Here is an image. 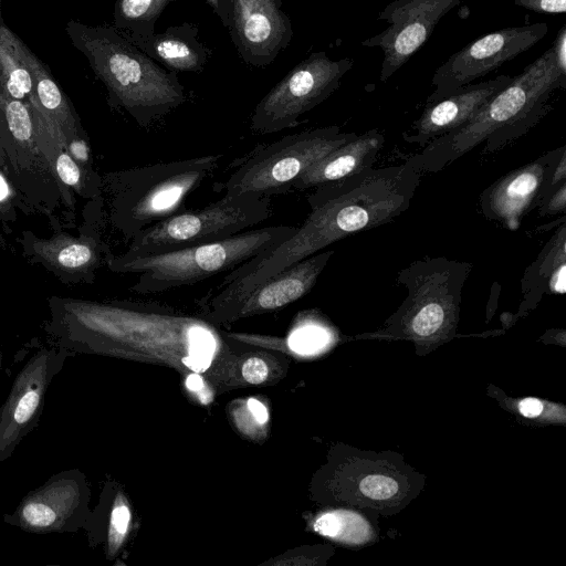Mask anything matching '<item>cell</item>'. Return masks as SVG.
Segmentation results:
<instances>
[{"label":"cell","mask_w":566,"mask_h":566,"mask_svg":"<svg viewBox=\"0 0 566 566\" xmlns=\"http://www.w3.org/2000/svg\"><path fill=\"white\" fill-rule=\"evenodd\" d=\"M565 86L566 70L559 66L551 46L471 119L428 143L412 159L422 172H438L483 142L482 153H493L538 123L551 111L553 94Z\"/></svg>","instance_id":"6da1fadb"},{"label":"cell","mask_w":566,"mask_h":566,"mask_svg":"<svg viewBox=\"0 0 566 566\" xmlns=\"http://www.w3.org/2000/svg\"><path fill=\"white\" fill-rule=\"evenodd\" d=\"M65 30L105 85L109 105L124 109L140 127L150 126L185 102L177 73L161 67L114 27L72 20Z\"/></svg>","instance_id":"7a4b0ae2"},{"label":"cell","mask_w":566,"mask_h":566,"mask_svg":"<svg viewBox=\"0 0 566 566\" xmlns=\"http://www.w3.org/2000/svg\"><path fill=\"white\" fill-rule=\"evenodd\" d=\"M223 155H203L108 172L109 221L126 239L185 211V202L218 168Z\"/></svg>","instance_id":"3957f363"},{"label":"cell","mask_w":566,"mask_h":566,"mask_svg":"<svg viewBox=\"0 0 566 566\" xmlns=\"http://www.w3.org/2000/svg\"><path fill=\"white\" fill-rule=\"evenodd\" d=\"M297 227L271 226L185 249L136 258L108 256L113 272L139 273L130 291L148 294L192 285L232 270L292 237Z\"/></svg>","instance_id":"277c9868"},{"label":"cell","mask_w":566,"mask_h":566,"mask_svg":"<svg viewBox=\"0 0 566 566\" xmlns=\"http://www.w3.org/2000/svg\"><path fill=\"white\" fill-rule=\"evenodd\" d=\"M472 264L444 256L413 261L397 282L407 296L392 316L391 328L416 340H437L453 333L463 285Z\"/></svg>","instance_id":"5b68a950"},{"label":"cell","mask_w":566,"mask_h":566,"mask_svg":"<svg viewBox=\"0 0 566 566\" xmlns=\"http://www.w3.org/2000/svg\"><path fill=\"white\" fill-rule=\"evenodd\" d=\"M271 214L269 197L224 195L205 208L181 211L142 230L130 239L122 256L154 255L220 241L263 222Z\"/></svg>","instance_id":"8992f818"},{"label":"cell","mask_w":566,"mask_h":566,"mask_svg":"<svg viewBox=\"0 0 566 566\" xmlns=\"http://www.w3.org/2000/svg\"><path fill=\"white\" fill-rule=\"evenodd\" d=\"M356 133L338 126L306 129L258 147L224 181L226 195L271 197L293 189L296 179L318 159L348 143Z\"/></svg>","instance_id":"52a82bcc"},{"label":"cell","mask_w":566,"mask_h":566,"mask_svg":"<svg viewBox=\"0 0 566 566\" xmlns=\"http://www.w3.org/2000/svg\"><path fill=\"white\" fill-rule=\"evenodd\" d=\"M345 57L331 60L326 52H314L296 64L256 104L251 116V129L272 134L300 124L298 118L327 99L353 67Z\"/></svg>","instance_id":"ba28073f"},{"label":"cell","mask_w":566,"mask_h":566,"mask_svg":"<svg viewBox=\"0 0 566 566\" xmlns=\"http://www.w3.org/2000/svg\"><path fill=\"white\" fill-rule=\"evenodd\" d=\"M0 137L10 182L30 206L51 214L62 201V192L36 145L30 106L1 92Z\"/></svg>","instance_id":"9c48e42d"},{"label":"cell","mask_w":566,"mask_h":566,"mask_svg":"<svg viewBox=\"0 0 566 566\" xmlns=\"http://www.w3.org/2000/svg\"><path fill=\"white\" fill-rule=\"evenodd\" d=\"M548 32L545 22L506 27L470 42L451 54L432 76L433 92L427 103L436 102L474 80L495 71L541 41Z\"/></svg>","instance_id":"30bf717a"},{"label":"cell","mask_w":566,"mask_h":566,"mask_svg":"<svg viewBox=\"0 0 566 566\" xmlns=\"http://www.w3.org/2000/svg\"><path fill=\"white\" fill-rule=\"evenodd\" d=\"M88 496L83 473L77 469L64 470L28 492L3 520L32 534L76 532L85 522Z\"/></svg>","instance_id":"8fae6325"},{"label":"cell","mask_w":566,"mask_h":566,"mask_svg":"<svg viewBox=\"0 0 566 566\" xmlns=\"http://www.w3.org/2000/svg\"><path fill=\"white\" fill-rule=\"evenodd\" d=\"M71 355L59 345L42 347L15 376L0 407V462L9 459L23 438L38 426L48 388Z\"/></svg>","instance_id":"7c38bea8"},{"label":"cell","mask_w":566,"mask_h":566,"mask_svg":"<svg viewBox=\"0 0 566 566\" xmlns=\"http://www.w3.org/2000/svg\"><path fill=\"white\" fill-rule=\"evenodd\" d=\"M463 0H395L378 14L387 28L361 42L384 53L379 78L388 81L427 42L438 22Z\"/></svg>","instance_id":"4fadbf2b"},{"label":"cell","mask_w":566,"mask_h":566,"mask_svg":"<svg viewBox=\"0 0 566 566\" xmlns=\"http://www.w3.org/2000/svg\"><path fill=\"white\" fill-rule=\"evenodd\" d=\"M229 1L228 30L240 59L254 67L274 62L293 36L282 0Z\"/></svg>","instance_id":"5bb4252c"},{"label":"cell","mask_w":566,"mask_h":566,"mask_svg":"<svg viewBox=\"0 0 566 566\" xmlns=\"http://www.w3.org/2000/svg\"><path fill=\"white\" fill-rule=\"evenodd\" d=\"M24 256L43 265L64 283H93L97 270L112 254L102 241L98 226L91 224L78 237L59 232L49 239L24 231L19 239Z\"/></svg>","instance_id":"9a60e30c"},{"label":"cell","mask_w":566,"mask_h":566,"mask_svg":"<svg viewBox=\"0 0 566 566\" xmlns=\"http://www.w3.org/2000/svg\"><path fill=\"white\" fill-rule=\"evenodd\" d=\"M565 146L542 155L492 184L480 197L484 216L516 230L544 189Z\"/></svg>","instance_id":"2e32d148"},{"label":"cell","mask_w":566,"mask_h":566,"mask_svg":"<svg viewBox=\"0 0 566 566\" xmlns=\"http://www.w3.org/2000/svg\"><path fill=\"white\" fill-rule=\"evenodd\" d=\"M511 80L512 76L500 75L471 83L436 102L427 103L409 132L402 134L405 142L423 148L431 140L462 126Z\"/></svg>","instance_id":"e0dca14e"},{"label":"cell","mask_w":566,"mask_h":566,"mask_svg":"<svg viewBox=\"0 0 566 566\" xmlns=\"http://www.w3.org/2000/svg\"><path fill=\"white\" fill-rule=\"evenodd\" d=\"M35 134V142L45 157L62 192L64 206L74 208V193L85 199L101 197L102 178L97 172H88L72 157L66 138L60 127L34 105L29 104Z\"/></svg>","instance_id":"ac0fdd59"},{"label":"cell","mask_w":566,"mask_h":566,"mask_svg":"<svg viewBox=\"0 0 566 566\" xmlns=\"http://www.w3.org/2000/svg\"><path fill=\"white\" fill-rule=\"evenodd\" d=\"M333 254L319 251L271 276L240 302L231 318L279 310L305 296Z\"/></svg>","instance_id":"d6986e66"},{"label":"cell","mask_w":566,"mask_h":566,"mask_svg":"<svg viewBox=\"0 0 566 566\" xmlns=\"http://www.w3.org/2000/svg\"><path fill=\"white\" fill-rule=\"evenodd\" d=\"M11 41L32 76L33 101L29 104H34L44 116L60 127L70 151L90 146L77 114L48 67L12 31Z\"/></svg>","instance_id":"ffe728a7"},{"label":"cell","mask_w":566,"mask_h":566,"mask_svg":"<svg viewBox=\"0 0 566 566\" xmlns=\"http://www.w3.org/2000/svg\"><path fill=\"white\" fill-rule=\"evenodd\" d=\"M384 143V135L376 128L357 135L311 165L296 179L293 189L307 190L374 168Z\"/></svg>","instance_id":"44dd1931"},{"label":"cell","mask_w":566,"mask_h":566,"mask_svg":"<svg viewBox=\"0 0 566 566\" xmlns=\"http://www.w3.org/2000/svg\"><path fill=\"white\" fill-rule=\"evenodd\" d=\"M198 33L197 24L184 22L167 28L163 33L126 38L170 72L199 73L207 64L211 49L198 40Z\"/></svg>","instance_id":"7402d4cb"},{"label":"cell","mask_w":566,"mask_h":566,"mask_svg":"<svg viewBox=\"0 0 566 566\" xmlns=\"http://www.w3.org/2000/svg\"><path fill=\"white\" fill-rule=\"evenodd\" d=\"M0 92L27 104L33 101L32 76L15 52L11 30L0 23Z\"/></svg>","instance_id":"603a6c76"},{"label":"cell","mask_w":566,"mask_h":566,"mask_svg":"<svg viewBox=\"0 0 566 566\" xmlns=\"http://www.w3.org/2000/svg\"><path fill=\"white\" fill-rule=\"evenodd\" d=\"M177 0H116L113 27L125 36H149L166 7Z\"/></svg>","instance_id":"cb8c5ba5"},{"label":"cell","mask_w":566,"mask_h":566,"mask_svg":"<svg viewBox=\"0 0 566 566\" xmlns=\"http://www.w3.org/2000/svg\"><path fill=\"white\" fill-rule=\"evenodd\" d=\"M314 530L326 537L355 545L369 541L373 531L360 514L350 511L322 514L315 521Z\"/></svg>","instance_id":"d4e9b609"},{"label":"cell","mask_w":566,"mask_h":566,"mask_svg":"<svg viewBox=\"0 0 566 566\" xmlns=\"http://www.w3.org/2000/svg\"><path fill=\"white\" fill-rule=\"evenodd\" d=\"M187 348L189 354L184 363L195 371H202L210 366L217 337L207 325L198 322L188 332Z\"/></svg>","instance_id":"484cf974"},{"label":"cell","mask_w":566,"mask_h":566,"mask_svg":"<svg viewBox=\"0 0 566 566\" xmlns=\"http://www.w3.org/2000/svg\"><path fill=\"white\" fill-rule=\"evenodd\" d=\"M358 491L368 500L384 502L397 496L400 484L391 474L375 472L358 481Z\"/></svg>","instance_id":"4316f807"},{"label":"cell","mask_w":566,"mask_h":566,"mask_svg":"<svg viewBox=\"0 0 566 566\" xmlns=\"http://www.w3.org/2000/svg\"><path fill=\"white\" fill-rule=\"evenodd\" d=\"M328 332L319 326H304L295 329L290 338V348L300 355H314L329 343Z\"/></svg>","instance_id":"83f0119b"},{"label":"cell","mask_w":566,"mask_h":566,"mask_svg":"<svg viewBox=\"0 0 566 566\" xmlns=\"http://www.w3.org/2000/svg\"><path fill=\"white\" fill-rule=\"evenodd\" d=\"M130 521V512L123 500L117 496L111 511L108 533H107V553L114 555L122 545L127 533Z\"/></svg>","instance_id":"f1b7e54d"},{"label":"cell","mask_w":566,"mask_h":566,"mask_svg":"<svg viewBox=\"0 0 566 566\" xmlns=\"http://www.w3.org/2000/svg\"><path fill=\"white\" fill-rule=\"evenodd\" d=\"M513 3L537 13L557 14L566 11V0H513Z\"/></svg>","instance_id":"f546056e"},{"label":"cell","mask_w":566,"mask_h":566,"mask_svg":"<svg viewBox=\"0 0 566 566\" xmlns=\"http://www.w3.org/2000/svg\"><path fill=\"white\" fill-rule=\"evenodd\" d=\"M566 209V181L557 187L539 206V216H554Z\"/></svg>","instance_id":"4dcf8cb0"},{"label":"cell","mask_w":566,"mask_h":566,"mask_svg":"<svg viewBox=\"0 0 566 566\" xmlns=\"http://www.w3.org/2000/svg\"><path fill=\"white\" fill-rule=\"evenodd\" d=\"M268 366L261 358L251 357L242 366V376L250 384H261L268 377Z\"/></svg>","instance_id":"1f68e13d"},{"label":"cell","mask_w":566,"mask_h":566,"mask_svg":"<svg viewBox=\"0 0 566 566\" xmlns=\"http://www.w3.org/2000/svg\"><path fill=\"white\" fill-rule=\"evenodd\" d=\"M543 401L536 398H525L518 402V411L525 418H537L544 411Z\"/></svg>","instance_id":"d6a6232c"},{"label":"cell","mask_w":566,"mask_h":566,"mask_svg":"<svg viewBox=\"0 0 566 566\" xmlns=\"http://www.w3.org/2000/svg\"><path fill=\"white\" fill-rule=\"evenodd\" d=\"M559 66L566 70V25H563L552 45Z\"/></svg>","instance_id":"836d02e7"},{"label":"cell","mask_w":566,"mask_h":566,"mask_svg":"<svg viewBox=\"0 0 566 566\" xmlns=\"http://www.w3.org/2000/svg\"><path fill=\"white\" fill-rule=\"evenodd\" d=\"M212 12L220 19L223 27L228 29L229 25V0H203Z\"/></svg>","instance_id":"e575fe53"},{"label":"cell","mask_w":566,"mask_h":566,"mask_svg":"<svg viewBox=\"0 0 566 566\" xmlns=\"http://www.w3.org/2000/svg\"><path fill=\"white\" fill-rule=\"evenodd\" d=\"M248 408L252 413L253 418L261 424L265 423L269 419V415L266 408L263 403L254 398H250L248 400Z\"/></svg>","instance_id":"d590c367"},{"label":"cell","mask_w":566,"mask_h":566,"mask_svg":"<svg viewBox=\"0 0 566 566\" xmlns=\"http://www.w3.org/2000/svg\"><path fill=\"white\" fill-rule=\"evenodd\" d=\"M186 385H187L188 389L192 390V391H199L203 388L202 378L197 374L190 375L187 378Z\"/></svg>","instance_id":"8d00e7d4"},{"label":"cell","mask_w":566,"mask_h":566,"mask_svg":"<svg viewBox=\"0 0 566 566\" xmlns=\"http://www.w3.org/2000/svg\"><path fill=\"white\" fill-rule=\"evenodd\" d=\"M4 167H6V156H4L2 145H1V137H0V169H2Z\"/></svg>","instance_id":"74e56055"},{"label":"cell","mask_w":566,"mask_h":566,"mask_svg":"<svg viewBox=\"0 0 566 566\" xmlns=\"http://www.w3.org/2000/svg\"><path fill=\"white\" fill-rule=\"evenodd\" d=\"M1 366H2V353L0 352V371H1Z\"/></svg>","instance_id":"f35d334b"},{"label":"cell","mask_w":566,"mask_h":566,"mask_svg":"<svg viewBox=\"0 0 566 566\" xmlns=\"http://www.w3.org/2000/svg\"><path fill=\"white\" fill-rule=\"evenodd\" d=\"M0 23H2L1 22V0H0Z\"/></svg>","instance_id":"ab89813d"}]
</instances>
